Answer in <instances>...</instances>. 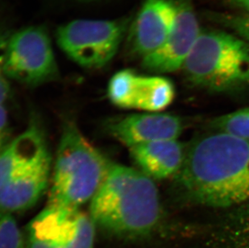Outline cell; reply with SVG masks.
I'll return each mask as SVG.
<instances>
[{
    "mask_svg": "<svg viewBox=\"0 0 249 248\" xmlns=\"http://www.w3.org/2000/svg\"><path fill=\"white\" fill-rule=\"evenodd\" d=\"M186 201L211 208L249 204V141L220 132L197 139L176 176Z\"/></svg>",
    "mask_w": 249,
    "mask_h": 248,
    "instance_id": "obj_1",
    "label": "cell"
},
{
    "mask_svg": "<svg viewBox=\"0 0 249 248\" xmlns=\"http://www.w3.org/2000/svg\"><path fill=\"white\" fill-rule=\"evenodd\" d=\"M175 24L166 41L158 51L141 61L143 68L157 73H174L182 69L202 29L191 0H174Z\"/></svg>",
    "mask_w": 249,
    "mask_h": 248,
    "instance_id": "obj_10",
    "label": "cell"
},
{
    "mask_svg": "<svg viewBox=\"0 0 249 248\" xmlns=\"http://www.w3.org/2000/svg\"><path fill=\"white\" fill-rule=\"evenodd\" d=\"M130 152L142 173L153 180H161L180 171L186 150L178 140H169L134 146Z\"/></svg>",
    "mask_w": 249,
    "mask_h": 248,
    "instance_id": "obj_13",
    "label": "cell"
},
{
    "mask_svg": "<svg viewBox=\"0 0 249 248\" xmlns=\"http://www.w3.org/2000/svg\"><path fill=\"white\" fill-rule=\"evenodd\" d=\"M77 1H82V2H87V1H94V0H77Z\"/></svg>",
    "mask_w": 249,
    "mask_h": 248,
    "instance_id": "obj_20",
    "label": "cell"
},
{
    "mask_svg": "<svg viewBox=\"0 0 249 248\" xmlns=\"http://www.w3.org/2000/svg\"><path fill=\"white\" fill-rule=\"evenodd\" d=\"M3 69L9 79L31 87L57 79L58 66L46 29L30 26L9 35Z\"/></svg>",
    "mask_w": 249,
    "mask_h": 248,
    "instance_id": "obj_7",
    "label": "cell"
},
{
    "mask_svg": "<svg viewBox=\"0 0 249 248\" xmlns=\"http://www.w3.org/2000/svg\"><path fill=\"white\" fill-rule=\"evenodd\" d=\"M107 126L111 136L129 148L157 141L178 140L183 131L180 118L160 112L127 115L112 120Z\"/></svg>",
    "mask_w": 249,
    "mask_h": 248,
    "instance_id": "obj_12",
    "label": "cell"
},
{
    "mask_svg": "<svg viewBox=\"0 0 249 248\" xmlns=\"http://www.w3.org/2000/svg\"><path fill=\"white\" fill-rule=\"evenodd\" d=\"M181 71L195 87L231 92L249 87V45L221 30H202Z\"/></svg>",
    "mask_w": 249,
    "mask_h": 248,
    "instance_id": "obj_5",
    "label": "cell"
},
{
    "mask_svg": "<svg viewBox=\"0 0 249 248\" xmlns=\"http://www.w3.org/2000/svg\"><path fill=\"white\" fill-rule=\"evenodd\" d=\"M95 228L80 209L47 206L28 225L24 248H94Z\"/></svg>",
    "mask_w": 249,
    "mask_h": 248,
    "instance_id": "obj_8",
    "label": "cell"
},
{
    "mask_svg": "<svg viewBox=\"0 0 249 248\" xmlns=\"http://www.w3.org/2000/svg\"><path fill=\"white\" fill-rule=\"evenodd\" d=\"M90 203L95 227L117 239L142 241L161 230L163 213L153 179L130 167L111 164Z\"/></svg>",
    "mask_w": 249,
    "mask_h": 248,
    "instance_id": "obj_2",
    "label": "cell"
},
{
    "mask_svg": "<svg viewBox=\"0 0 249 248\" xmlns=\"http://www.w3.org/2000/svg\"><path fill=\"white\" fill-rule=\"evenodd\" d=\"M24 235L12 213L0 209V248H24Z\"/></svg>",
    "mask_w": 249,
    "mask_h": 248,
    "instance_id": "obj_15",
    "label": "cell"
},
{
    "mask_svg": "<svg viewBox=\"0 0 249 248\" xmlns=\"http://www.w3.org/2000/svg\"><path fill=\"white\" fill-rule=\"evenodd\" d=\"M107 93L111 103L120 107L160 112L173 103L175 88L166 77L124 70L113 75Z\"/></svg>",
    "mask_w": 249,
    "mask_h": 248,
    "instance_id": "obj_9",
    "label": "cell"
},
{
    "mask_svg": "<svg viewBox=\"0 0 249 248\" xmlns=\"http://www.w3.org/2000/svg\"><path fill=\"white\" fill-rule=\"evenodd\" d=\"M8 36L9 34L7 31L0 27V104L4 103L11 92L9 78L5 73L3 69V53Z\"/></svg>",
    "mask_w": 249,
    "mask_h": 248,
    "instance_id": "obj_17",
    "label": "cell"
},
{
    "mask_svg": "<svg viewBox=\"0 0 249 248\" xmlns=\"http://www.w3.org/2000/svg\"><path fill=\"white\" fill-rule=\"evenodd\" d=\"M176 15L174 0H145L130 27L132 54L141 61L158 51L170 35Z\"/></svg>",
    "mask_w": 249,
    "mask_h": 248,
    "instance_id": "obj_11",
    "label": "cell"
},
{
    "mask_svg": "<svg viewBox=\"0 0 249 248\" xmlns=\"http://www.w3.org/2000/svg\"><path fill=\"white\" fill-rule=\"evenodd\" d=\"M111 164L76 125L64 126L47 206L79 209L91 201Z\"/></svg>",
    "mask_w": 249,
    "mask_h": 248,
    "instance_id": "obj_4",
    "label": "cell"
},
{
    "mask_svg": "<svg viewBox=\"0 0 249 248\" xmlns=\"http://www.w3.org/2000/svg\"><path fill=\"white\" fill-rule=\"evenodd\" d=\"M9 135V123L7 111L3 106V104H0V151L4 148L6 142Z\"/></svg>",
    "mask_w": 249,
    "mask_h": 248,
    "instance_id": "obj_18",
    "label": "cell"
},
{
    "mask_svg": "<svg viewBox=\"0 0 249 248\" xmlns=\"http://www.w3.org/2000/svg\"><path fill=\"white\" fill-rule=\"evenodd\" d=\"M126 19H76L59 27L56 42L66 56L83 68L97 70L111 61L127 30Z\"/></svg>",
    "mask_w": 249,
    "mask_h": 248,
    "instance_id": "obj_6",
    "label": "cell"
},
{
    "mask_svg": "<svg viewBox=\"0 0 249 248\" xmlns=\"http://www.w3.org/2000/svg\"><path fill=\"white\" fill-rule=\"evenodd\" d=\"M211 17L214 22L228 28L249 45V14L212 13Z\"/></svg>",
    "mask_w": 249,
    "mask_h": 248,
    "instance_id": "obj_16",
    "label": "cell"
},
{
    "mask_svg": "<svg viewBox=\"0 0 249 248\" xmlns=\"http://www.w3.org/2000/svg\"><path fill=\"white\" fill-rule=\"evenodd\" d=\"M50 167L45 136L33 123L0 151V209L12 213L36 205L47 190Z\"/></svg>",
    "mask_w": 249,
    "mask_h": 248,
    "instance_id": "obj_3",
    "label": "cell"
},
{
    "mask_svg": "<svg viewBox=\"0 0 249 248\" xmlns=\"http://www.w3.org/2000/svg\"><path fill=\"white\" fill-rule=\"evenodd\" d=\"M215 132L249 141V108L223 115L212 122Z\"/></svg>",
    "mask_w": 249,
    "mask_h": 248,
    "instance_id": "obj_14",
    "label": "cell"
},
{
    "mask_svg": "<svg viewBox=\"0 0 249 248\" xmlns=\"http://www.w3.org/2000/svg\"><path fill=\"white\" fill-rule=\"evenodd\" d=\"M226 5L249 14V0H221Z\"/></svg>",
    "mask_w": 249,
    "mask_h": 248,
    "instance_id": "obj_19",
    "label": "cell"
}]
</instances>
